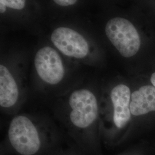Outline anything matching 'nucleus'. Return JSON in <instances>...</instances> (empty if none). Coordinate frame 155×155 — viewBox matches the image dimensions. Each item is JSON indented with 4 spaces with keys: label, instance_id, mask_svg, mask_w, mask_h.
<instances>
[{
    "label": "nucleus",
    "instance_id": "f257e3e1",
    "mask_svg": "<svg viewBox=\"0 0 155 155\" xmlns=\"http://www.w3.org/2000/svg\"><path fill=\"white\" fill-rule=\"evenodd\" d=\"M105 33L120 54L125 58L136 55L141 48V32L127 18L116 17L106 24Z\"/></svg>",
    "mask_w": 155,
    "mask_h": 155
},
{
    "label": "nucleus",
    "instance_id": "f03ea898",
    "mask_svg": "<svg viewBox=\"0 0 155 155\" xmlns=\"http://www.w3.org/2000/svg\"><path fill=\"white\" fill-rule=\"evenodd\" d=\"M8 137L12 147L21 155H33L40 148L38 132L27 117L19 116L12 120Z\"/></svg>",
    "mask_w": 155,
    "mask_h": 155
},
{
    "label": "nucleus",
    "instance_id": "7ed1b4c3",
    "mask_svg": "<svg viewBox=\"0 0 155 155\" xmlns=\"http://www.w3.org/2000/svg\"><path fill=\"white\" fill-rule=\"evenodd\" d=\"M72 109L70 120L78 127H88L94 122L98 116V104L96 97L90 91L86 89L72 93L69 99Z\"/></svg>",
    "mask_w": 155,
    "mask_h": 155
},
{
    "label": "nucleus",
    "instance_id": "20e7f679",
    "mask_svg": "<svg viewBox=\"0 0 155 155\" xmlns=\"http://www.w3.org/2000/svg\"><path fill=\"white\" fill-rule=\"evenodd\" d=\"M35 66L39 77L47 83L56 84L63 78L64 69L61 58L50 47H45L38 51Z\"/></svg>",
    "mask_w": 155,
    "mask_h": 155
},
{
    "label": "nucleus",
    "instance_id": "39448f33",
    "mask_svg": "<svg viewBox=\"0 0 155 155\" xmlns=\"http://www.w3.org/2000/svg\"><path fill=\"white\" fill-rule=\"evenodd\" d=\"M51 41L58 50L67 56L81 59L88 54L89 47L86 40L71 28H56L52 33Z\"/></svg>",
    "mask_w": 155,
    "mask_h": 155
},
{
    "label": "nucleus",
    "instance_id": "423d86ee",
    "mask_svg": "<svg viewBox=\"0 0 155 155\" xmlns=\"http://www.w3.org/2000/svg\"><path fill=\"white\" fill-rule=\"evenodd\" d=\"M110 98L114 107V122L117 127L122 128L129 122L131 116L130 90L125 84H118L112 89Z\"/></svg>",
    "mask_w": 155,
    "mask_h": 155
},
{
    "label": "nucleus",
    "instance_id": "0eeeda50",
    "mask_svg": "<svg viewBox=\"0 0 155 155\" xmlns=\"http://www.w3.org/2000/svg\"><path fill=\"white\" fill-rule=\"evenodd\" d=\"M131 114L139 116L155 111V87L144 86L131 95L130 105Z\"/></svg>",
    "mask_w": 155,
    "mask_h": 155
},
{
    "label": "nucleus",
    "instance_id": "6e6552de",
    "mask_svg": "<svg viewBox=\"0 0 155 155\" xmlns=\"http://www.w3.org/2000/svg\"><path fill=\"white\" fill-rule=\"evenodd\" d=\"M18 97L16 82L9 70L2 64L0 66V105L10 107L14 105Z\"/></svg>",
    "mask_w": 155,
    "mask_h": 155
},
{
    "label": "nucleus",
    "instance_id": "1a4fd4ad",
    "mask_svg": "<svg viewBox=\"0 0 155 155\" xmlns=\"http://www.w3.org/2000/svg\"><path fill=\"white\" fill-rule=\"evenodd\" d=\"M26 0H0V5L13 9L21 10L25 5Z\"/></svg>",
    "mask_w": 155,
    "mask_h": 155
},
{
    "label": "nucleus",
    "instance_id": "9d476101",
    "mask_svg": "<svg viewBox=\"0 0 155 155\" xmlns=\"http://www.w3.org/2000/svg\"><path fill=\"white\" fill-rule=\"evenodd\" d=\"M53 1L57 5L61 6L72 5L77 2V0H53Z\"/></svg>",
    "mask_w": 155,
    "mask_h": 155
},
{
    "label": "nucleus",
    "instance_id": "9b49d317",
    "mask_svg": "<svg viewBox=\"0 0 155 155\" xmlns=\"http://www.w3.org/2000/svg\"><path fill=\"white\" fill-rule=\"evenodd\" d=\"M150 82H151V83H152L153 86L155 87V72H154L153 74H152V75H151Z\"/></svg>",
    "mask_w": 155,
    "mask_h": 155
}]
</instances>
